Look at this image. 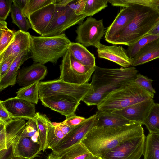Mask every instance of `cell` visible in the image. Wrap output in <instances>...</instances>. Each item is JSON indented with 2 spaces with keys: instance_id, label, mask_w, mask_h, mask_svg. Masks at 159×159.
Here are the masks:
<instances>
[{
  "instance_id": "cell-1",
  "label": "cell",
  "mask_w": 159,
  "mask_h": 159,
  "mask_svg": "<svg viewBox=\"0 0 159 159\" xmlns=\"http://www.w3.org/2000/svg\"><path fill=\"white\" fill-rule=\"evenodd\" d=\"M138 72L133 66L107 68L96 66L90 83L92 89L82 101L89 106H97L111 93L134 81Z\"/></svg>"
},
{
  "instance_id": "cell-2",
  "label": "cell",
  "mask_w": 159,
  "mask_h": 159,
  "mask_svg": "<svg viewBox=\"0 0 159 159\" xmlns=\"http://www.w3.org/2000/svg\"><path fill=\"white\" fill-rule=\"evenodd\" d=\"M142 125L131 122L116 127H94L81 142L93 155L102 158L109 151L143 130Z\"/></svg>"
},
{
  "instance_id": "cell-3",
  "label": "cell",
  "mask_w": 159,
  "mask_h": 159,
  "mask_svg": "<svg viewBox=\"0 0 159 159\" xmlns=\"http://www.w3.org/2000/svg\"><path fill=\"white\" fill-rule=\"evenodd\" d=\"M135 5L137 8L135 17L121 30L111 44L129 46L146 35L157 22L158 12L148 7Z\"/></svg>"
},
{
  "instance_id": "cell-4",
  "label": "cell",
  "mask_w": 159,
  "mask_h": 159,
  "mask_svg": "<svg viewBox=\"0 0 159 159\" xmlns=\"http://www.w3.org/2000/svg\"><path fill=\"white\" fill-rule=\"evenodd\" d=\"M71 42L64 33L51 37L31 35V58L34 63L55 64L63 56Z\"/></svg>"
},
{
  "instance_id": "cell-5",
  "label": "cell",
  "mask_w": 159,
  "mask_h": 159,
  "mask_svg": "<svg viewBox=\"0 0 159 159\" xmlns=\"http://www.w3.org/2000/svg\"><path fill=\"white\" fill-rule=\"evenodd\" d=\"M154 93L132 82L109 94L97 106L98 110L110 112L144 100L153 99Z\"/></svg>"
},
{
  "instance_id": "cell-6",
  "label": "cell",
  "mask_w": 159,
  "mask_h": 159,
  "mask_svg": "<svg viewBox=\"0 0 159 159\" xmlns=\"http://www.w3.org/2000/svg\"><path fill=\"white\" fill-rule=\"evenodd\" d=\"M92 89L90 83L79 84L64 81L59 79L46 81L39 82V98L55 94H65L74 98L78 103Z\"/></svg>"
},
{
  "instance_id": "cell-7",
  "label": "cell",
  "mask_w": 159,
  "mask_h": 159,
  "mask_svg": "<svg viewBox=\"0 0 159 159\" xmlns=\"http://www.w3.org/2000/svg\"><path fill=\"white\" fill-rule=\"evenodd\" d=\"M59 67L60 80L79 84L88 83L95 69L86 66L79 62L72 55L69 49L62 57Z\"/></svg>"
},
{
  "instance_id": "cell-8",
  "label": "cell",
  "mask_w": 159,
  "mask_h": 159,
  "mask_svg": "<svg viewBox=\"0 0 159 159\" xmlns=\"http://www.w3.org/2000/svg\"><path fill=\"white\" fill-rule=\"evenodd\" d=\"M85 17L83 15H76L68 5L63 7H56L52 18L41 36L59 35L67 29L82 23Z\"/></svg>"
},
{
  "instance_id": "cell-9",
  "label": "cell",
  "mask_w": 159,
  "mask_h": 159,
  "mask_svg": "<svg viewBox=\"0 0 159 159\" xmlns=\"http://www.w3.org/2000/svg\"><path fill=\"white\" fill-rule=\"evenodd\" d=\"M145 138L143 129L109 151L102 159H140L144 152Z\"/></svg>"
},
{
  "instance_id": "cell-10",
  "label": "cell",
  "mask_w": 159,
  "mask_h": 159,
  "mask_svg": "<svg viewBox=\"0 0 159 159\" xmlns=\"http://www.w3.org/2000/svg\"><path fill=\"white\" fill-rule=\"evenodd\" d=\"M105 32L102 19L98 20L90 16L77 27L75 41L85 47H95L100 43Z\"/></svg>"
},
{
  "instance_id": "cell-11",
  "label": "cell",
  "mask_w": 159,
  "mask_h": 159,
  "mask_svg": "<svg viewBox=\"0 0 159 159\" xmlns=\"http://www.w3.org/2000/svg\"><path fill=\"white\" fill-rule=\"evenodd\" d=\"M98 114L91 116L79 125L74 127L53 148L52 153L60 156L66 150L81 142L88 133L95 127Z\"/></svg>"
},
{
  "instance_id": "cell-12",
  "label": "cell",
  "mask_w": 159,
  "mask_h": 159,
  "mask_svg": "<svg viewBox=\"0 0 159 159\" xmlns=\"http://www.w3.org/2000/svg\"><path fill=\"white\" fill-rule=\"evenodd\" d=\"M39 99L43 105L65 116L66 117L75 114L80 104L73 97L65 94H55Z\"/></svg>"
},
{
  "instance_id": "cell-13",
  "label": "cell",
  "mask_w": 159,
  "mask_h": 159,
  "mask_svg": "<svg viewBox=\"0 0 159 159\" xmlns=\"http://www.w3.org/2000/svg\"><path fill=\"white\" fill-rule=\"evenodd\" d=\"M0 103L13 119H35L36 112L34 104L17 97L9 98Z\"/></svg>"
},
{
  "instance_id": "cell-14",
  "label": "cell",
  "mask_w": 159,
  "mask_h": 159,
  "mask_svg": "<svg viewBox=\"0 0 159 159\" xmlns=\"http://www.w3.org/2000/svg\"><path fill=\"white\" fill-rule=\"evenodd\" d=\"M155 103L153 99H147L112 112L130 122L143 125Z\"/></svg>"
},
{
  "instance_id": "cell-15",
  "label": "cell",
  "mask_w": 159,
  "mask_h": 159,
  "mask_svg": "<svg viewBox=\"0 0 159 159\" xmlns=\"http://www.w3.org/2000/svg\"><path fill=\"white\" fill-rule=\"evenodd\" d=\"M136 13V5L123 7L106 30L105 40L111 43L121 30L135 17Z\"/></svg>"
},
{
  "instance_id": "cell-16",
  "label": "cell",
  "mask_w": 159,
  "mask_h": 159,
  "mask_svg": "<svg viewBox=\"0 0 159 159\" xmlns=\"http://www.w3.org/2000/svg\"><path fill=\"white\" fill-rule=\"evenodd\" d=\"M97 48L98 56L121 66L127 68L131 65L132 59L128 56L126 50L121 46L116 45L107 46L100 43L95 46Z\"/></svg>"
},
{
  "instance_id": "cell-17",
  "label": "cell",
  "mask_w": 159,
  "mask_h": 159,
  "mask_svg": "<svg viewBox=\"0 0 159 159\" xmlns=\"http://www.w3.org/2000/svg\"><path fill=\"white\" fill-rule=\"evenodd\" d=\"M31 36L28 32L20 30L16 31L11 42L0 54V63L10 57H16L25 51L30 52Z\"/></svg>"
},
{
  "instance_id": "cell-18",
  "label": "cell",
  "mask_w": 159,
  "mask_h": 159,
  "mask_svg": "<svg viewBox=\"0 0 159 159\" xmlns=\"http://www.w3.org/2000/svg\"><path fill=\"white\" fill-rule=\"evenodd\" d=\"M48 72L47 67L40 63H34L19 70L16 83L20 86H26L43 79Z\"/></svg>"
},
{
  "instance_id": "cell-19",
  "label": "cell",
  "mask_w": 159,
  "mask_h": 159,
  "mask_svg": "<svg viewBox=\"0 0 159 159\" xmlns=\"http://www.w3.org/2000/svg\"><path fill=\"white\" fill-rule=\"evenodd\" d=\"M55 9V5L51 3L31 14L28 18L31 28L41 36L51 20Z\"/></svg>"
},
{
  "instance_id": "cell-20",
  "label": "cell",
  "mask_w": 159,
  "mask_h": 159,
  "mask_svg": "<svg viewBox=\"0 0 159 159\" xmlns=\"http://www.w3.org/2000/svg\"><path fill=\"white\" fill-rule=\"evenodd\" d=\"M12 144L14 145L15 157L33 159L41 151L40 143L34 142L30 137L20 139Z\"/></svg>"
},
{
  "instance_id": "cell-21",
  "label": "cell",
  "mask_w": 159,
  "mask_h": 159,
  "mask_svg": "<svg viewBox=\"0 0 159 159\" xmlns=\"http://www.w3.org/2000/svg\"><path fill=\"white\" fill-rule=\"evenodd\" d=\"M30 52L28 51H25L16 58L7 73L0 79L1 91L9 86H14L15 84L20 66L26 60L31 58V56L29 55Z\"/></svg>"
},
{
  "instance_id": "cell-22",
  "label": "cell",
  "mask_w": 159,
  "mask_h": 159,
  "mask_svg": "<svg viewBox=\"0 0 159 159\" xmlns=\"http://www.w3.org/2000/svg\"><path fill=\"white\" fill-rule=\"evenodd\" d=\"M159 58V38L146 45L132 59L133 67Z\"/></svg>"
},
{
  "instance_id": "cell-23",
  "label": "cell",
  "mask_w": 159,
  "mask_h": 159,
  "mask_svg": "<svg viewBox=\"0 0 159 159\" xmlns=\"http://www.w3.org/2000/svg\"><path fill=\"white\" fill-rule=\"evenodd\" d=\"M68 49L74 58L83 65L91 68L96 66L94 54L83 45L77 42H71Z\"/></svg>"
},
{
  "instance_id": "cell-24",
  "label": "cell",
  "mask_w": 159,
  "mask_h": 159,
  "mask_svg": "<svg viewBox=\"0 0 159 159\" xmlns=\"http://www.w3.org/2000/svg\"><path fill=\"white\" fill-rule=\"evenodd\" d=\"M96 113L98 115V120L95 126L96 127H116L132 122L112 112H106L98 110Z\"/></svg>"
},
{
  "instance_id": "cell-25",
  "label": "cell",
  "mask_w": 159,
  "mask_h": 159,
  "mask_svg": "<svg viewBox=\"0 0 159 159\" xmlns=\"http://www.w3.org/2000/svg\"><path fill=\"white\" fill-rule=\"evenodd\" d=\"M26 125L25 119H13L5 125L7 149L16 140H18Z\"/></svg>"
},
{
  "instance_id": "cell-26",
  "label": "cell",
  "mask_w": 159,
  "mask_h": 159,
  "mask_svg": "<svg viewBox=\"0 0 159 159\" xmlns=\"http://www.w3.org/2000/svg\"><path fill=\"white\" fill-rule=\"evenodd\" d=\"M57 123L56 126L50 125L47 139V148L52 150L73 128Z\"/></svg>"
},
{
  "instance_id": "cell-27",
  "label": "cell",
  "mask_w": 159,
  "mask_h": 159,
  "mask_svg": "<svg viewBox=\"0 0 159 159\" xmlns=\"http://www.w3.org/2000/svg\"><path fill=\"white\" fill-rule=\"evenodd\" d=\"M39 133L41 151H44L47 148V139L51 122L46 115L36 112L35 118Z\"/></svg>"
},
{
  "instance_id": "cell-28",
  "label": "cell",
  "mask_w": 159,
  "mask_h": 159,
  "mask_svg": "<svg viewBox=\"0 0 159 159\" xmlns=\"http://www.w3.org/2000/svg\"><path fill=\"white\" fill-rule=\"evenodd\" d=\"M143 154L144 159H159V134H148Z\"/></svg>"
},
{
  "instance_id": "cell-29",
  "label": "cell",
  "mask_w": 159,
  "mask_h": 159,
  "mask_svg": "<svg viewBox=\"0 0 159 159\" xmlns=\"http://www.w3.org/2000/svg\"><path fill=\"white\" fill-rule=\"evenodd\" d=\"M39 82L37 81L20 88L16 92V97L33 103L37 104L39 98Z\"/></svg>"
},
{
  "instance_id": "cell-30",
  "label": "cell",
  "mask_w": 159,
  "mask_h": 159,
  "mask_svg": "<svg viewBox=\"0 0 159 159\" xmlns=\"http://www.w3.org/2000/svg\"><path fill=\"white\" fill-rule=\"evenodd\" d=\"M93 155L81 142L60 156V159H86Z\"/></svg>"
},
{
  "instance_id": "cell-31",
  "label": "cell",
  "mask_w": 159,
  "mask_h": 159,
  "mask_svg": "<svg viewBox=\"0 0 159 159\" xmlns=\"http://www.w3.org/2000/svg\"><path fill=\"white\" fill-rule=\"evenodd\" d=\"M12 22L16 25L20 30L25 32L27 31L30 26L27 18L23 15L22 9L13 0L11 12Z\"/></svg>"
},
{
  "instance_id": "cell-32",
  "label": "cell",
  "mask_w": 159,
  "mask_h": 159,
  "mask_svg": "<svg viewBox=\"0 0 159 159\" xmlns=\"http://www.w3.org/2000/svg\"><path fill=\"white\" fill-rule=\"evenodd\" d=\"M143 125H145L149 133L159 134V104H154Z\"/></svg>"
},
{
  "instance_id": "cell-33",
  "label": "cell",
  "mask_w": 159,
  "mask_h": 159,
  "mask_svg": "<svg viewBox=\"0 0 159 159\" xmlns=\"http://www.w3.org/2000/svg\"><path fill=\"white\" fill-rule=\"evenodd\" d=\"M158 38L159 37L156 35H146L139 40L128 46L126 50L128 56L132 59L146 45Z\"/></svg>"
},
{
  "instance_id": "cell-34",
  "label": "cell",
  "mask_w": 159,
  "mask_h": 159,
  "mask_svg": "<svg viewBox=\"0 0 159 159\" xmlns=\"http://www.w3.org/2000/svg\"><path fill=\"white\" fill-rule=\"evenodd\" d=\"M16 31L9 29L5 21L0 20V54L6 48L13 39Z\"/></svg>"
},
{
  "instance_id": "cell-35",
  "label": "cell",
  "mask_w": 159,
  "mask_h": 159,
  "mask_svg": "<svg viewBox=\"0 0 159 159\" xmlns=\"http://www.w3.org/2000/svg\"><path fill=\"white\" fill-rule=\"evenodd\" d=\"M108 3V0H87L83 15L91 16L107 7Z\"/></svg>"
},
{
  "instance_id": "cell-36",
  "label": "cell",
  "mask_w": 159,
  "mask_h": 159,
  "mask_svg": "<svg viewBox=\"0 0 159 159\" xmlns=\"http://www.w3.org/2000/svg\"><path fill=\"white\" fill-rule=\"evenodd\" d=\"M53 1V0H28L22 10L23 14L28 18L31 14L48 4L52 3Z\"/></svg>"
},
{
  "instance_id": "cell-37",
  "label": "cell",
  "mask_w": 159,
  "mask_h": 159,
  "mask_svg": "<svg viewBox=\"0 0 159 159\" xmlns=\"http://www.w3.org/2000/svg\"><path fill=\"white\" fill-rule=\"evenodd\" d=\"M34 136H39L36 121L35 119L28 120L18 140L26 137L32 138Z\"/></svg>"
},
{
  "instance_id": "cell-38",
  "label": "cell",
  "mask_w": 159,
  "mask_h": 159,
  "mask_svg": "<svg viewBox=\"0 0 159 159\" xmlns=\"http://www.w3.org/2000/svg\"><path fill=\"white\" fill-rule=\"evenodd\" d=\"M153 80L143 75L140 73H138L134 80V82L147 91L153 93L156 91L153 87L152 83Z\"/></svg>"
},
{
  "instance_id": "cell-39",
  "label": "cell",
  "mask_w": 159,
  "mask_h": 159,
  "mask_svg": "<svg viewBox=\"0 0 159 159\" xmlns=\"http://www.w3.org/2000/svg\"><path fill=\"white\" fill-rule=\"evenodd\" d=\"M13 0H0V20L5 21L11 12Z\"/></svg>"
},
{
  "instance_id": "cell-40",
  "label": "cell",
  "mask_w": 159,
  "mask_h": 159,
  "mask_svg": "<svg viewBox=\"0 0 159 159\" xmlns=\"http://www.w3.org/2000/svg\"><path fill=\"white\" fill-rule=\"evenodd\" d=\"M87 118L77 116L75 114L66 117L65 120L63 122H60V123L70 127H74L82 123Z\"/></svg>"
},
{
  "instance_id": "cell-41",
  "label": "cell",
  "mask_w": 159,
  "mask_h": 159,
  "mask_svg": "<svg viewBox=\"0 0 159 159\" xmlns=\"http://www.w3.org/2000/svg\"><path fill=\"white\" fill-rule=\"evenodd\" d=\"M87 0H73L69 5L75 14L78 16L83 15Z\"/></svg>"
},
{
  "instance_id": "cell-42",
  "label": "cell",
  "mask_w": 159,
  "mask_h": 159,
  "mask_svg": "<svg viewBox=\"0 0 159 159\" xmlns=\"http://www.w3.org/2000/svg\"><path fill=\"white\" fill-rule=\"evenodd\" d=\"M16 57H9L0 63V79L7 73Z\"/></svg>"
},
{
  "instance_id": "cell-43",
  "label": "cell",
  "mask_w": 159,
  "mask_h": 159,
  "mask_svg": "<svg viewBox=\"0 0 159 159\" xmlns=\"http://www.w3.org/2000/svg\"><path fill=\"white\" fill-rule=\"evenodd\" d=\"M14 145L12 144L7 149L0 150V159H11L14 155Z\"/></svg>"
},
{
  "instance_id": "cell-44",
  "label": "cell",
  "mask_w": 159,
  "mask_h": 159,
  "mask_svg": "<svg viewBox=\"0 0 159 159\" xmlns=\"http://www.w3.org/2000/svg\"><path fill=\"white\" fill-rule=\"evenodd\" d=\"M13 119L8 112L0 103V122L5 125Z\"/></svg>"
},
{
  "instance_id": "cell-45",
  "label": "cell",
  "mask_w": 159,
  "mask_h": 159,
  "mask_svg": "<svg viewBox=\"0 0 159 159\" xmlns=\"http://www.w3.org/2000/svg\"><path fill=\"white\" fill-rule=\"evenodd\" d=\"M5 124L0 122V150L7 149Z\"/></svg>"
},
{
  "instance_id": "cell-46",
  "label": "cell",
  "mask_w": 159,
  "mask_h": 159,
  "mask_svg": "<svg viewBox=\"0 0 159 159\" xmlns=\"http://www.w3.org/2000/svg\"><path fill=\"white\" fill-rule=\"evenodd\" d=\"M73 0H53L52 3L56 7H63L68 5Z\"/></svg>"
},
{
  "instance_id": "cell-47",
  "label": "cell",
  "mask_w": 159,
  "mask_h": 159,
  "mask_svg": "<svg viewBox=\"0 0 159 159\" xmlns=\"http://www.w3.org/2000/svg\"><path fill=\"white\" fill-rule=\"evenodd\" d=\"M146 35H151L159 37V17L157 22Z\"/></svg>"
},
{
  "instance_id": "cell-48",
  "label": "cell",
  "mask_w": 159,
  "mask_h": 159,
  "mask_svg": "<svg viewBox=\"0 0 159 159\" xmlns=\"http://www.w3.org/2000/svg\"><path fill=\"white\" fill-rule=\"evenodd\" d=\"M28 0H15V2L22 10L26 5Z\"/></svg>"
},
{
  "instance_id": "cell-49",
  "label": "cell",
  "mask_w": 159,
  "mask_h": 159,
  "mask_svg": "<svg viewBox=\"0 0 159 159\" xmlns=\"http://www.w3.org/2000/svg\"><path fill=\"white\" fill-rule=\"evenodd\" d=\"M153 9L159 13V0H155Z\"/></svg>"
},
{
  "instance_id": "cell-50",
  "label": "cell",
  "mask_w": 159,
  "mask_h": 159,
  "mask_svg": "<svg viewBox=\"0 0 159 159\" xmlns=\"http://www.w3.org/2000/svg\"><path fill=\"white\" fill-rule=\"evenodd\" d=\"M47 159H60V156L55 154L52 152L48 156Z\"/></svg>"
},
{
  "instance_id": "cell-51",
  "label": "cell",
  "mask_w": 159,
  "mask_h": 159,
  "mask_svg": "<svg viewBox=\"0 0 159 159\" xmlns=\"http://www.w3.org/2000/svg\"><path fill=\"white\" fill-rule=\"evenodd\" d=\"M86 159H102V158L97 156L93 155Z\"/></svg>"
},
{
  "instance_id": "cell-52",
  "label": "cell",
  "mask_w": 159,
  "mask_h": 159,
  "mask_svg": "<svg viewBox=\"0 0 159 159\" xmlns=\"http://www.w3.org/2000/svg\"><path fill=\"white\" fill-rule=\"evenodd\" d=\"M11 159H27L26 158L14 156Z\"/></svg>"
}]
</instances>
